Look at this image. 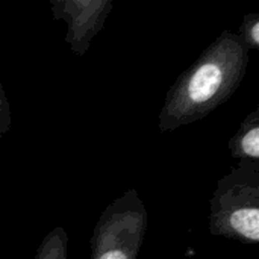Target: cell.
<instances>
[{"instance_id": "1", "label": "cell", "mask_w": 259, "mask_h": 259, "mask_svg": "<svg viewBox=\"0 0 259 259\" xmlns=\"http://www.w3.org/2000/svg\"><path fill=\"white\" fill-rule=\"evenodd\" d=\"M249 62L250 49L237 33L223 30L167 91L159 132L199 121L228 102L246 77Z\"/></svg>"}, {"instance_id": "2", "label": "cell", "mask_w": 259, "mask_h": 259, "mask_svg": "<svg viewBox=\"0 0 259 259\" xmlns=\"http://www.w3.org/2000/svg\"><path fill=\"white\" fill-rule=\"evenodd\" d=\"M209 234L243 244L259 243V164L238 162L209 200Z\"/></svg>"}, {"instance_id": "3", "label": "cell", "mask_w": 259, "mask_h": 259, "mask_svg": "<svg viewBox=\"0 0 259 259\" xmlns=\"http://www.w3.org/2000/svg\"><path fill=\"white\" fill-rule=\"evenodd\" d=\"M149 212L135 188L124 191L100 214L90 240V259H138Z\"/></svg>"}, {"instance_id": "4", "label": "cell", "mask_w": 259, "mask_h": 259, "mask_svg": "<svg viewBox=\"0 0 259 259\" xmlns=\"http://www.w3.org/2000/svg\"><path fill=\"white\" fill-rule=\"evenodd\" d=\"M112 8L111 0H50L52 15L67 24L65 42L79 58L90 50L91 41L105 27Z\"/></svg>"}, {"instance_id": "5", "label": "cell", "mask_w": 259, "mask_h": 259, "mask_svg": "<svg viewBox=\"0 0 259 259\" xmlns=\"http://www.w3.org/2000/svg\"><path fill=\"white\" fill-rule=\"evenodd\" d=\"M232 158L238 162L259 164V108L253 109L241 121L228 143Z\"/></svg>"}, {"instance_id": "6", "label": "cell", "mask_w": 259, "mask_h": 259, "mask_svg": "<svg viewBox=\"0 0 259 259\" xmlns=\"http://www.w3.org/2000/svg\"><path fill=\"white\" fill-rule=\"evenodd\" d=\"M33 259H68V235L62 226L47 232L39 243Z\"/></svg>"}, {"instance_id": "7", "label": "cell", "mask_w": 259, "mask_h": 259, "mask_svg": "<svg viewBox=\"0 0 259 259\" xmlns=\"http://www.w3.org/2000/svg\"><path fill=\"white\" fill-rule=\"evenodd\" d=\"M240 39L253 50L259 49V14L258 12H247L243 17L240 24V30L237 33Z\"/></svg>"}, {"instance_id": "8", "label": "cell", "mask_w": 259, "mask_h": 259, "mask_svg": "<svg viewBox=\"0 0 259 259\" xmlns=\"http://www.w3.org/2000/svg\"><path fill=\"white\" fill-rule=\"evenodd\" d=\"M12 126V117H11V105L6 96V91L0 82V138L9 132Z\"/></svg>"}, {"instance_id": "9", "label": "cell", "mask_w": 259, "mask_h": 259, "mask_svg": "<svg viewBox=\"0 0 259 259\" xmlns=\"http://www.w3.org/2000/svg\"><path fill=\"white\" fill-rule=\"evenodd\" d=\"M249 259H258V258H249Z\"/></svg>"}]
</instances>
